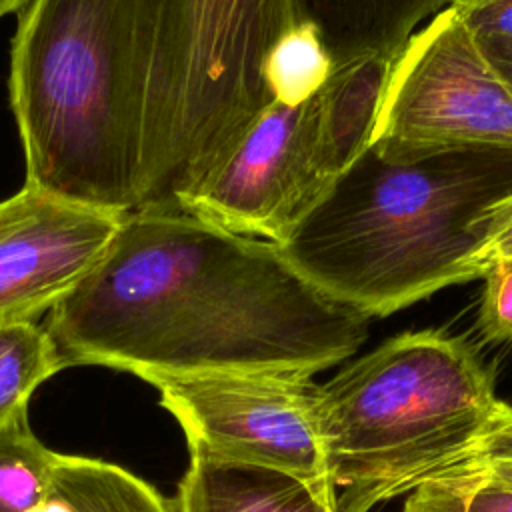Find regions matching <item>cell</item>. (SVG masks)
I'll use <instances>...</instances> for the list:
<instances>
[{
    "label": "cell",
    "mask_w": 512,
    "mask_h": 512,
    "mask_svg": "<svg viewBox=\"0 0 512 512\" xmlns=\"http://www.w3.org/2000/svg\"><path fill=\"white\" fill-rule=\"evenodd\" d=\"M294 0H30L8 94L26 182L102 210L182 212L276 100Z\"/></svg>",
    "instance_id": "obj_1"
},
{
    "label": "cell",
    "mask_w": 512,
    "mask_h": 512,
    "mask_svg": "<svg viewBox=\"0 0 512 512\" xmlns=\"http://www.w3.org/2000/svg\"><path fill=\"white\" fill-rule=\"evenodd\" d=\"M368 322L306 280L278 244L178 210L124 214L44 328L68 368L106 366L150 382L250 370L314 376L350 358Z\"/></svg>",
    "instance_id": "obj_2"
},
{
    "label": "cell",
    "mask_w": 512,
    "mask_h": 512,
    "mask_svg": "<svg viewBox=\"0 0 512 512\" xmlns=\"http://www.w3.org/2000/svg\"><path fill=\"white\" fill-rule=\"evenodd\" d=\"M512 196V148L460 146L388 162L366 146L278 244L330 298L388 316L480 278L482 216Z\"/></svg>",
    "instance_id": "obj_3"
},
{
    "label": "cell",
    "mask_w": 512,
    "mask_h": 512,
    "mask_svg": "<svg viewBox=\"0 0 512 512\" xmlns=\"http://www.w3.org/2000/svg\"><path fill=\"white\" fill-rule=\"evenodd\" d=\"M472 346L398 334L320 384L318 420L338 512H370L468 460L500 406Z\"/></svg>",
    "instance_id": "obj_4"
},
{
    "label": "cell",
    "mask_w": 512,
    "mask_h": 512,
    "mask_svg": "<svg viewBox=\"0 0 512 512\" xmlns=\"http://www.w3.org/2000/svg\"><path fill=\"white\" fill-rule=\"evenodd\" d=\"M368 146L388 162L460 146L512 148V92L452 6L394 58Z\"/></svg>",
    "instance_id": "obj_5"
},
{
    "label": "cell",
    "mask_w": 512,
    "mask_h": 512,
    "mask_svg": "<svg viewBox=\"0 0 512 512\" xmlns=\"http://www.w3.org/2000/svg\"><path fill=\"white\" fill-rule=\"evenodd\" d=\"M188 450L332 484L320 436V384L296 370L208 372L148 382Z\"/></svg>",
    "instance_id": "obj_6"
},
{
    "label": "cell",
    "mask_w": 512,
    "mask_h": 512,
    "mask_svg": "<svg viewBox=\"0 0 512 512\" xmlns=\"http://www.w3.org/2000/svg\"><path fill=\"white\" fill-rule=\"evenodd\" d=\"M332 180L320 150L314 92L300 104L266 108L222 166L182 202V212L280 244Z\"/></svg>",
    "instance_id": "obj_7"
},
{
    "label": "cell",
    "mask_w": 512,
    "mask_h": 512,
    "mask_svg": "<svg viewBox=\"0 0 512 512\" xmlns=\"http://www.w3.org/2000/svg\"><path fill=\"white\" fill-rule=\"evenodd\" d=\"M122 216L28 182L0 200V324L50 312L100 262Z\"/></svg>",
    "instance_id": "obj_8"
},
{
    "label": "cell",
    "mask_w": 512,
    "mask_h": 512,
    "mask_svg": "<svg viewBox=\"0 0 512 512\" xmlns=\"http://www.w3.org/2000/svg\"><path fill=\"white\" fill-rule=\"evenodd\" d=\"M172 512H338L332 484L188 450Z\"/></svg>",
    "instance_id": "obj_9"
},
{
    "label": "cell",
    "mask_w": 512,
    "mask_h": 512,
    "mask_svg": "<svg viewBox=\"0 0 512 512\" xmlns=\"http://www.w3.org/2000/svg\"><path fill=\"white\" fill-rule=\"evenodd\" d=\"M454 0H294L314 28L332 68L362 56L396 58L416 26Z\"/></svg>",
    "instance_id": "obj_10"
},
{
    "label": "cell",
    "mask_w": 512,
    "mask_h": 512,
    "mask_svg": "<svg viewBox=\"0 0 512 512\" xmlns=\"http://www.w3.org/2000/svg\"><path fill=\"white\" fill-rule=\"evenodd\" d=\"M394 58L362 56L332 68L318 98V136L332 178L368 146Z\"/></svg>",
    "instance_id": "obj_11"
},
{
    "label": "cell",
    "mask_w": 512,
    "mask_h": 512,
    "mask_svg": "<svg viewBox=\"0 0 512 512\" xmlns=\"http://www.w3.org/2000/svg\"><path fill=\"white\" fill-rule=\"evenodd\" d=\"M34 512H172V506L154 486L118 464L58 454Z\"/></svg>",
    "instance_id": "obj_12"
},
{
    "label": "cell",
    "mask_w": 512,
    "mask_h": 512,
    "mask_svg": "<svg viewBox=\"0 0 512 512\" xmlns=\"http://www.w3.org/2000/svg\"><path fill=\"white\" fill-rule=\"evenodd\" d=\"M64 368L46 328L36 322L0 324V428L28 414L38 386Z\"/></svg>",
    "instance_id": "obj_13"
},
{
    "label": "cell",
    "mask_w": 512,
    "mask_h": 512,
    "mask_svg": "<svg viewBox=\"0 0 512 512\" xmlns=\"http://www.w3.org/2000/svg\"><path fill=\"white\" fill-rule=\"evenodd\" d=\"M58 452L32 432L28 414L0 428V512H34L48 488Z\"/></svg>",
    "instance_id": "obj_14"
},
{
    "label": "cell",
    "mask_w": 512,
    "mask_h": 512,
    "mask_svg": "<svg viewBox=\"0 0 512 512\" xmlns=\"http://www.w3.org/2000/svg\"><path fill=\"white\" fill-rule=\"evenodd\" d=\"M404 512H512V484L462 462L414 488Z\"/></svg>",
    "instance_id": "obj_15"
},
{
    "label": "cell",
    "mask_w": 512,
    "mask_h": 512,
    "mask_svg": "<svg viewBox=\"0 0 512 512\" xmlns=\"http://www.w3.org/2000/svg\"><path fill=\"white\" fill-rule=\"evenodd\" d=\"M332 72V62L308 24L288 32L272 50L266 66L268 86L280 104H300L318 92Z\"/></svg>",
    "instance_id": "obj_16"
},
{
    "label": "cell",
    "mask_w": 512,
    "mask_h": 512,
    "mask_svg": "<svg viewBox=\"0 0 512 512\" xmlns=\"http://www.w3.org/2000/svg\"><path fill=\"white\" fill-rule=\"evenodd\" d=\"M482 278L478 328L486 340H512V258L490 262Z\"/></svg>",
    "instance_id": "obj_17"
},
{
    "label": "cell",
    "mask_w": 512,
    "mask_h": 512,
    "mask_svg": "<svg viewBox=\"0 0 512 512\" xmlns=\"http://www.w3.org/2000/svg\"><path fill=\"white\" fill-rule=\"evenodd\" d=\"M470 464L512 484V406L500 402L486 434L468 456Z\"/></svg>",
    "instance_id": "obj_18"
},
{
    "label": "cell",
    "mask_w": 512,
    "mask_h": 512,
    "mask_svg": "<svg viewBox=\"0 0 512 512\" xmlns=\"http://www.w3.org/2000/svg\"><path fill=\"white\" fill-rule=\"evenodd\" d=\"M450 6L476 42L512 40V0H454Z\"/></svg>",
    "instance_id": "obj_19"
},
{
    "label": "cell",
    "mask_w": 512,
    "mask_h": 512,
    "mask_svg": "<svg viewBox=\"0 0 512 512\" xmlns=\"http://www.w3.org/2000/svg\"><path fill=\"white\" fill-rule=\"evenodd\" d=\"M484 242L476 252L472 264L484 276L490 262L498 258H512V196L492 206L480 220Z\"/></svg>",
    "instance_id": "obj_20"
},
{
    "label": "cell",
    "mask_w": 512,
    "mask_h": 512,
    "mask_svg": "<svg viewBox=\"0 0 512 512\" xmlns=\"http://www.w3.org/2000/svg\"><path fill=\"white\" fill-rule=\"evenodd\" d=\"M478 46L486 60L490 62V66L494 68V72L512 92V40H486L478 42Z\"/></svg>",
    "instance_id": "obj_21"
},
{
    "label": "cell",
    "mask_w": 512,
    "mask_h": 512,
    "mask_svg": "<svg viewBox=\"0 0 512 512\" xmlns=\"http://www.w3.org/2000/svg\"><path fill=\"white\" fill-rule=\"evenodd\" d=\"M30 0H0V18L12 12H20L28 6Z\"/></svg>",
    "instance_id": "obj_22"
}]
</instances>
